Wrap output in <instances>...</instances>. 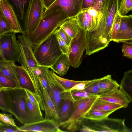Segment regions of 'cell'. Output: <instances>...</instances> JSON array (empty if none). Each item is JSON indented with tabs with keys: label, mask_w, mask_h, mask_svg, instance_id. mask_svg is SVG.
<instances>
[{
	"label": "cell",
	"mask_w": 132,
	"mask_h": 132,
	"mask_svg": "<svg viewBox=\"0 0 132 132\" xmlns=\"http://www.w3.org/2000/svg\"><path fill=\"white\" fill-rule=\"evenodd\" d=\"M15 62L13 61L0 59V72L4 75L15 79L19 85Z\"/></svg>",
	"instance_id": "obj_21"
},
{
	"label": "cell",
	"mask_w": 132,
	"mask_h": 132,
	"mask_svg": "<svg viewBox=\"0 0 132 132\" xmlns=\"http://www.w3.org/2000/svg\"><path fill=\"white\" fill-rule=\"evenodd\" d=\"M119 0H106L101 10L102 16L98 27L94 31L98 37L110 42L111 33L118 12Z\"/></svg>",
	"instance_id": "obj_6"
},
{
	"label": "cell",
	"mask_w": 132,
	"mask_h": 132,
	"mask_svg": "<svg viewBox=\"0 0 132 132\" xmlns=\"http://www.w3.org/2000/svg\"><path fill=\"white\" fill-rule=\"evenodd\" d=\"M52 74L58 86L65 92L69 90L76 84L82 82L84 81H76L61 77L56 74L52 70Z\"/></svg>",
	"instance_id": "obj_26"
},
{
	"label": "cell",
	"mask_w": 132,
	"mask_h": 132,
	"mask_svg": "<svg viewBox=\"0 0 132 132\" xmlns=\"http://www.w3.org/2000/svg\"><path fill=\"white\" fill-rule=\"evenodd\" d=\"M5 90L10 108L9 112L13 114L21 123L24 124L41 120L32 116L27 107V95L24 89L1 87Z\"/></svg>",
	"instance_id": "obj_3"
},
{
	"label": "cell",
	"mask_w": 132,
	"mask_h": 132,
	"mask_svg": "<svg viewBox=\"0 0 132 132\" xmlns=\"http://www.w3.org/2000/svg\"><path fill=\"white\" fill-rule=\"evenodd\" d=\"M26 102L28 110L29 113L35 118L42 120L43 118L41 109L36 107L29 101L27 97L26 98Z\"/></svg>",
	"instance_id": "obj_32"
},
{
	"label": "cell",
	"mask_w": 132,
	"mask_h": 132,
	"mask_svg": "<svg viewBox=\"0 0 132 132\" xmlns=\"http://www.w3.org/2000/svg\"><path fill=\"white\" fill-rule=\"evenodd\" d=\"M13 6L23 31L30 0H7Z\"/></svg>",
	"instance_id": "obj_17"
},
{
	"label": "cell",
	"mask_w": 132,
	"mask_h": 132,
	"mask_svg": "<svg viewBox=\"0 0 132 132\" xmlns=\"http://www.w3.org/2000/svg\"><path fill=\"white\" fill-rule=\"evenodd\" d=\"M15 68L20 88L29 90L37 98L34 87L27 72L21 65H15Z\"/></svg>",
	"instance_id": "obj_18"
},
{
	"label": "cell",
	"mask_w": 132,
	"mask_h": 132,
	"mask_svg": "<svg viewBox=\"0 0 132 132\" xmlns=\"http://www.w3.org/2000/svg\"><path fill=\"white\" fill-rule=\"evenodd\" d=\"M56 37L60 48L63 54L68 55L69 46L62 38L60 35L56 30L54 32Z\"/></svg>",
	"instance_id": "obj_38"
},
{
	"label": "cell",
	"mask_w": 132,
	"mask_h": 132,
	"mask_svg": "<svg viewBox=\"0 0 132 132\" xmlns=\"http://www.w3.org/2000/svg\"><path fill=\"white\" fill-rule=\"evenodd\" d=\"M100 95L74 101L73 103V112L69 118L60 124V127L70 132H75L79 128L87 113Z\"/></svg>",
	"instance_id": "obj_5"
},
{
	"label": "cell",
	"mask_w": 132,
	"mask_h": 132,
	"mask_svg": "<svg viewBox=\"0 0 132 132\" xmlns=\"http://www.w3.org/2000/svg\"><path fill=\"white\" fill-rule=\"evenodd\" d=\"M44 9L42 0H30L23 34L27 36L35 30L43 18Z\"/></svg>",
	"instance_id": "obj_9"
},
{
	"label": "cell",
	"mask_w": 132,
	"mask_h": 132,
	"mask_svg": "<svg viewBox=\"0 0 132 132\" xmlns=\"http://www.w3.org/2000/svg\"><path fill=\"white\" fill-rule=\"evenodd\" d=\"M74 101L71 91L66 92L64 99L58 113L60 123L66 121L70 117L73 102Z\"/></svg>",
	"instance_id": "obj_19"
},
{
	"label": "cell",
	"mask_w": 132,
	"mask_h": 132,
	"mask_svg": "<svg viewBox=\"0 0 132 132\" xmlns=\"http://www.w3.org/2000/svg\"><path fill=\"white\" fill-rule=\"evenodd\" d=\"M100 78L94 79L85 87L84 90L86 92L98 95H100L103 92L100 88L98 83Z\"/></svg>",
	"instance_id": "obj_33"
},
{
	"label": "cell",
	"mask_w": 132,
	"mask_h": 132,
	"mask_svg": "<svg viewBox=\"0 0 132 132\" xmlns=\"http://www.w3.org/2000/svg\"><path fill=\"white\" fill-rule=\"evenodd\" d=\"M114 112L113 111H105L91 109L85 115V119L96 121H102L108 118L110 114Z\"/></svg>",
	"instance_id": "obj_27"
},
{
	"label": "cell",
	"mask_w": 132,
	"mask_h": 132,
	"mask_svg": "<svg viewBox=\"0 0 132 132\" xmlns=\"http://www.w3.org/2000/svg\"><path fill=\"white\" fill-rule=\"evenodd\" d=\"M12 114L11 113L9 114L1 113H0V121L6 124L15 127H17L15 122V119L12 118Z\"/></svg>",
	"instance_id": "obj_39"
},
{
	"label": "cell",
	"mask_w": 132,
	"mask_h": 132,
	"mask_svg": "<svg viewBox=\"0 0 132 132\" xmlns=\"http://www.w3.org/2000/svg\"><path fill=\"white\" fill-rule=\"evenodd\" d=\"M98 86L103 93L118 89L120 86L117 82L112 79L111 75L100 78Z\"/></svg>",
	"instance_id": "obj_24"
},
{
	"label": "cell",
	"mask_w": 132,
	"mask_h": 132,
	"mask_svg": "<svg viewBox=\"0 0 132 132\" xmlns=\"http://www.w3.org/2000/svg\"><path fill=\"white\" fill-rule=\"evenodd\" d=\"M16 34L12 32L0 36V59L18 61L20 50Z\"/></svg>",
	"instance_id": "obj_8"
},
{
	"label": "cell",
	"mask_w": 132,
	"mask_h": 132,
	"mask_svg": "<svg viewBox=\"0 0 132 132\" xmlns=\"http://www.w3.org/2000/svg\"><path fill=\"white\" fill-rule=\"evenodd\" d=\"M96 0H83L82 10L93 7Z\"/></svg>",
	"instance_id": "obj_45"
},
{
	"label": "cell",
	"mask_w": 132,
	"mask_h": 132,
	"mask_svg": "<svg viewBox=\"0 0 132 132\" xmlns=\"http://www.w3.org/2000/svg\"><path fill=\"white\" fill-rule=\"evenodd\" d=\"M98 98L100 100L121 105L126 108L130 101L124 92L119 89L103 93Z\"/></svg>",
	"instance_id": "obj_15"
},
{
	"label": "cell",
	"mask_w": 132,
	"mask_h": 132,
	"mask_svg": "<svg viewBox=\"0 0 132 132\" xmlns=\"http://www.w3.org/2000/svg\"><path fill=\"white\" fill-rule=\"evenodd\" d=\"M0 132H22L18 128V127H15L11 125L5 124L0 121Z\"/></svg>",
	"instance_id": "obj_40"
},
{
	"label": "cell",
	"mask_w": 132,
	"mask_h": 132,
	"mask_svg": "<svg viewBox=\"0 0 132 132\" xmlns=\"http://www.w3.org/2000/svg\"><path fill=\"white\" fill-rule=\"evenodd\" d=\"M45 10L48 9L56 0H42Z\"/></svg>",
	"instance_id": "obj_48"
},
{
	"label": "cell",
	"mask_w": 132,
	"mask_h": 132,
	"mask_svg": "<svg viewBox=\"0 0 132 132\" xmlns=\"http://www.w3.org/2000/svg\"><path fill=\"white\" fill-rule=\"evenodd\" d=\"M24 89L30 102L36 107L41 109L40 103L38 100L31 92L27 89Z\"/></svg>",
	"instance_id": "obj_41"
},
{
	"label": "cell",
	"mask_w": 132,
	"mask_h": 132,
	"mask_svg": "<svg viewBox=\"0 0 132 132\" xmlns=\"http://www.w3.org/2000/svg\"><path fill=\"white\" fill-rule=\"evenodd\" d=\"M132 28V17L125 15L121 16L120 28L115 39L114 42L123 35L125 33Z\"/></svg>",
	"instance_id": "obj_28"
},
{
	"label": "cell",
	"mask_w": 132,
	"mask_h": 132,
	"mask_svg": "<svg viewBox=\"0 0 132 132\" xmlns=\"http://www.w3.org/2000/svg\"><path fill=\"white\" fill-rule=\"evenodd\" d=\"M83 1L56 0L48 9L44 10L43 18L59 10L63 12L68 18L76 16L82 10Z\"/></svg>",
	"instance_id": "obj_10"
},
{
	"label": "cell",
	"mask_w": 132,
	"mask_h": 132,
	"mask_svg": "<svg viewBox=\"0 0 132 132\" xmlns=\"http://www.w3.org/2000/svg\"><path fill=\"white\" fill-rule=\"evenodd\" d=\"M122 51L124 56L132 59V40L122 42Z\"/></svg>",
	"instance_id": "obj_36"
},
{
	"label": "cell",
	"mask_w": 132,
	"mask_h": 132,
	"mask_svg": "<svg viewBox=\"0 0 132 132\" xmlns=\"http://www.w3.org/2000/svg\"><path fill=\"white\" fill-rule=\"evenodd\" d=\"M68 18L62 10L52 12L43 17L35 30L26 36L32 48L54 34Z\"/></svg>",
	"instance_id": "obj_2"
},
{
	"label": "cell",
	"mask_w": 132,
	"mask_h": 132,
	"mask_svg": "<svg viewBox=\"0 0 132 132\" xmlns=\"http://www.w3.org/2000/svg\"><path fill=\"white\" fill-rule=\"evenodd\" d=\"M102 16L99 12L93 7L82 9L76 16L80 27L86 31H91L99 27Z\"/></svg>",
	"instance_id": "obj_11"
},
{
	"label": "cell",
	"mask_w": 132,
	"mask_h": 132,
	"mask_svg": "<svg viewBox=\"0 0 132 132\" xmlns=\"http://www.w3.org/2000/svg\"><path fill=\"white\" fill-rule=\"evenodd\" d=\"M0 109L3 112H9V107L5 90L0 88Z\"/></svg>",
	"instance_id": "obj_35"
},
{
	"label": "cell",
	"mask_w": 132,
	"mask_h": 132,
	"mask_svg": "<svg viewBox=\"0 0 132 132\" xmlns=\"http://www.w3.org/2000/svg\"><path fill=\"white\" fill-rule=\"evenodd\" d=\"M106 0H96L93 7L99 12H100Z\"/></svg>",
	"instance_id": "obj_46"
},
{
	"label": "cell",
	"mask_w": 132,
	"mask_h": 132,
	"mask_svg": "<svg viewBox=\"0 0 132 132\" xmlns=\"http://www.w3.org/2000/svg\"><path fill=\"white\" fill-rule=\"evenodd\" d=\"M127 16H128V17H132V14H131V15H127Z\"/></svg>",
	"instance_id": "obj_49"
},
{
	"label": "cell",
	"mask_w": 132,
	"mask_h": 132,
	"mask_svg": "<svg viewBox=\"0 0 132 132\" xmlns=\"http://www.w3.org/2000/svg\"><path fill=\"white\" fill-rule=\"evenodd\" d=\"M122 108L120 105L104 101L98 98L93 104L91 109L100 111H115Z\"/></svg>",
	"instance_id": "obj_25"
},
{
	"label": "cell",
	"mask_w": 132,
	"mask_h": 132,
	"mask_svg": "<svg viewBox=\"0 0 132 132\" xmlns=\"http://www.w3.org/2000/svg\"><path fill=\"white\" fill-rule=\"evenodd\" d=\"M119 85V88L132 102V70L125 72Z\"/></svg>",
	"instance_id": "obj_23"
},
{
	"label": "cell",
	"mask_w": 132,
	"mask_h": 132,
	"mask_svg": "<svg viewBox=\"0 0 132 132\" xmlns=\"http://www.w3.org/2000/svg\"><path fill=\"white\" fill-rule=\"evenodd\" d=\"M46 76L48 87L47 90L58 114L64 99L65 92L57 85L51 70H49V68L47 70Z\"/></svg>",
	"instance_id": "obj_14"
},
{
	"label": "cell",
	"mask_w": 132,
	"mask_h": 132,
	"mask_svg": "<svg viewBox=\"0 0 132 132\" xmlns=\"http://www.w3.org/2000/svg\"><path fill=\"white\" fill-rule=\"evenodd\" d=\"M20 52L18 61L29 75L36 91L37 97L43 100L42 87L39 78L38 66L34 56L32 47L24 34L18 36Z\"/></svg>",
	"instance_id": "obj_1"
},
{
	"label": "cell",
	"mask_w": 132,
	"mask_h": 132,
	"mask_svg": "<svg viewBox=\"0 0 132 132\" xmlns=\"http://www.w3.org/2000/svg\"><path fill=\"white\" fill-rule=\"evenodd\" d=\"M0 11L12 32L23 34L17 15L13 6L7 0H0Z\"/></svg>",
	"instance_id": "obj_13"
},
{
	"label": "cell",
	"mask_w": 132,
	"mask_h": 132,
	"mask_svg": "<svg viewBox=\"0 0 132 132\" xmlns=\"http://www.w3.org/2000/svg\"><path fill=\"white\" fill-rule=\"evenodd\" d=\"M70 66L68 55L63 53L50 69L60 76H63L66 74Z\"/></svg>",
	"instance_id": "obj_20"
},
{
	"label": "cell",
	"mask_w": 132,
	"mask_h": 132,
	"mask_svg": "<svg viewBox=\"0 0 132 132\" xmlns=\"http://www.w3.org/2000/svg\"><path fill=\"white\" fill-rule=\"evenodd\" d=\"M60 123L52 119H46L32 123H26L18 127L23 132H61Z\"/></svg>",
	"instance_id": "obj_12"
},
{
	"label": "cell",
	"mask_w": 132,
	"mask_h": 132,
	"mask_svg": "<svg viewBox=\"0 0 132 132\" xmlns=\"http://www.w3.org/2000/svg\"><path fill=\"white\" fill-rule=\"evenodd\" d=\"M62 38L66 42L68 46H69L72 38L65 32L61 27H60L57 30Z\"/></svg>",
	"instance_id": "obj_42"
},
{
	"label": "cell",
	"mask_w": 132,
	"mask_h": 132,
	"mask_svg": "<svg viewBox=\"0 0 132 132\" xmlns=\"http://www.w3.org/2000/svg\"><path fill=\"white\" fill-rule=\"evenodd\" d=\"M33 49L38 67L49 69L63 54L55 33Z\"/></svg>",
	"instance_id": "obj_4"
},
{
	"label": "cell",
	"mask_w": 132,
	"mask_h": 132,
	"mask_svg": "<svg viewBox=\"0 0 132 132\" xmlns=\"http://www.w3.org/2000/svg\"><path fill=\"white\" fill-rule=\"evenodd\" d=\"M70 91L72 97L75 101L99 95L87 92L84 90H73Z\"/></svg>",
	"instance_id": "obj_31"
},
{
	"label": "cell",
	"mask_w": 132,
	"mask_h": 132,
	"mask_svg": "<svg viewBox=\"0 0 132 132\" xmlns=\"http://www.w3.org/2000/svg\"><path fill=\"white\" fill-rule=\"evenodd\" d=\"M87 31L81 28L76 36L72 38L68 55L70 66L78 67L81 64L83 54L87 45Z\"/></svg>",
	"instance_id": "obj_7"
},
{
	"label": "cell",
	"mask_w": 132,
	"mask_h": 132,
	"mask_svg": "<svg viewBox=\"0 0 132 132\" xmlns=\"http://www.w3.org/2000/svg\"><path fill=\"white\" fill-rule=\"evenodd\" d=\"M12 32L7 22L0 13V36Z\"/></svg>",
	"instance_id": "obj_37"
},
{
	"label": "cell",
	"mask_w": 132,
	"mask_h": 132,
	"mask_svg": "<svg viewBox=\"0 0 132 132\" xmlns=\"http://www.w3.org/2000/svg\"><path fill=\"white\" fill-rule=\"evenodd\" d=\"M80 130V131L83 132H96L94 127H92L85 125H82Z\"/></svg>",
	"instance_id": "obj_47"
},
{
	"label": "cell",
	"mask_w": 132,
	"mask_h": 132,
	"mask_svg": "<svg viewBox=\"0 0 132 132\" xmlns=\"http://www.w3.org/2000/svg\"><path fill=\"white\" fill-rule=\"evenodd\" d=\"M43 103L45 119H52L59 122L58 114L55 105L49 96L47 90L43 86L42 88Z\"/></svg>",
	"instance_id": "obj_16"
},
{
	"label": "cell",
	"mask_w": 132,
	"mask_h": 132,
	"mask_svg": "<svg viewBox=\"0 0 132 132\" xmlns=\"http://www.w3.org/2000/svg\"><path fill=\"white\" fill-rule=\"evenodd\" d=\"M92 81V80H84V81L78 84L67 91H71L73 90H83Z\"/></svg>",
	"instance_id": "obj_44"
},
{
	"label": "cell",
	"mask_w": 132,
	"mask_h": 132,
	"mask_svg": "<svg viewBox=\"0 0 132 132\" xmlns=\"http://www.w3.org/2000/svg\"><path fill=\"white\" fill-rule=\"evenodd\" d=\"M0 87L10 88H20L14 79L6 76L0 72Z\"/></svg>",
	"instance_id": "obj_29"
},
{
	"label": "cell",
	"mask_w": 132,
	"mask_h": 132,
	"mask_svg": "<svg viewBox=\"0 0 132 132\" xmlns=\"http://www.w3.org/2000/svg\"><path fill=\"white\" fill-rule=\"evenodd\" d=\"M61 27L72 38L75 37L81 28L76 16L68 18L61 25Z\"/></svg>",
	"instance_id": "obj_22"
},
{
	"label": "cell",
	"mask_w": 132,
	"mask_h": 132,
	"mask_svg": "<svg viewBox=\"0 0 132 132\" xmlns=\"http://www.w3.org/2000/svg\"><path fill=\"white\" fill-rule=\"evenodd\" d=\"M121 21V16L118 12L116 14L112 27L111 33V40L113 41L115 39L120 29Z\"/></svg>",
	"instance_id": "obj_34"
},
{
	"label": "cell",
	"mask_w": 132,
	"mask_h": 132,
	"mask_svg": "<svg viewBox=\"0 0 132 132\" xmlns=\"http://www.w3.org/2000/svg\"><path fill=\"white\" fill-rule=\"evenodd\" d=\"M132 11V0H119L118 13L121 16Z\"/></svg>",
	"instance_id": "obj_30"
},
{
	"label": "cell",
	"mask_w": 132,
	"mask_h": 132,
	"mask_svg": "<svg viewBox=\"0 0 132 132\" xmlns=\"http://www.w3.org/2000/svg\"><path fill=\"white\" fill-rule=\"evenodd\" d=\"M129 40H132V28L114 42L119 43Z\"/></svg>",
	"instance_id": "obj_43"
}]
</instances>
